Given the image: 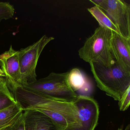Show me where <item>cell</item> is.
Wrapping results in <instances>:
<instances>
[{"label": "cell", "mask_w": 130, "mask_h": 130, "mask_svg": "<svg viewBox=\"0 0 130 130\" xmlns=\"http://www.w3.org/2000/svg\"><path fill=\"white\" fill-rule=\"evenodd\" d=\"M9 89L23 111L34 109L49 117L58 130L79 125L78 111L73 103L60 102L6 79Z\"/></svg>", "instance_id": "obj_1"}, {"label": "cell", "mask_w": 130, "mask_h": 130, "mask_svg": "<svg viewBox=\"0 0 130 130\" xmlns=\"http://www.w3.org/2000/svg\"><path fill=\"white\" fill-rule=\"evenodd\" d=\"M89 64L98 88L118 101L130 86V73L122 70L115 60L113 64L108 67L97 63Z\"/></svg>", "instance_id": "obj_2"}, {"label": "cell", "mask_w": 130, "mask_h": 130, "mask_svg": "<svg viewBox=\"0 0 130 130\" xmlns=\"http://www.w3.org/2000/svg\"><path fill=\"white\" fill-rule=\"evenodd\" d=\"M113 32L99 26L87 39L78 51L80 58L89 63H95L110 67L115 62L110 50V42Z\"/></svg>", "instance_id": "obj_3"}, {"label": "cell", "mask_w": 130, "mask_h": 130, "mask_svg": "<svg viewBox=\"0 0 130 130\" xmlns=\"http://www.w3.org/2000/svg\"><path fill=\"white\" fill-rule=\"evenodd\" d=\"M69 71L63 73L52 72L46 77L23 86L60 102L73 103L78 95L69 84Z\"/></svg>", "instance_id": "obj_4"}, {"label": "cell", "mask_w": 130, "mask_h": 130, "mask_svg": "<svg viewBox=\"0 0 130 130\" xmlns=\"http://www.w3.org/2000/svg\"><path fill=\"white\" fill-rule=\"evenodd\" d=\"M54 39L44 35L32 44L19 51L22 86L37 79L36 69L39 58L45 47Z\"/></svg>", "instance_id": "obj_5"}, {"label": "cell", "mask_w": 130, "mask_h": 130, "mask_svg": "<svg viewBox=\"0 0 130 130\" xmlns=\"http://www.w3.org/2000/svg\"><path fill=\"white\" fill-rule=\"evenodd\" d=\"M112 20L122 37L130 39V5L121 0H90Z\"/></svg>", "instance_id": "obj_6"}, {"label": "cell", "mask_w": 130, "mask_h": 130, "mask_svg": "<svg viewBox=\"0 0 130 130\" xmlns=\"http://www.w3.org/2000/svg\"><path fill=\"white\" fill-rule=\"evenodd\" d=\"M78 111L79 125L64 130H95L99 121V106L95 100L87 95H79L73 102Z\"/></svg>", "instance_id": "obj_7"}, {"label": "cell", "mask_w": 130, "mask_h": 130, "mask_svg": "<svg viewBox=\"0 0 130 130\" xmlns=\"http://www.w3.org/2000/svg\"><path fill=\"white\" fill-rule=\"evenodd\" d=\"M112 57L119 66L124 71L130 73V39L113 32L110 42Z\"/></svg>", "instance_id": "obj_8"}, {"label": "cell", "mask_w": 130, "mask_h": 130, "mask_svg": "<svg viewBox=\"0 0 130 130\" xmlns=\"http://www.w3.org/2000/svg\"><path fill=\"white\" fill-rule=\"evenodd\" d=\"M0 67L6 79L11 80L22 86V78L19 61V51L12 45L0 55Z\"/></svg>", "instance_id": "obj_9"}, {"label": "cell", "mask_w": 130, "mask_h": 130, "mask_svg": "<svg viewBox=\"0 0 130 130\" xmlns=\"http://www.w3.org/2000/svg\"><path fill=\"white\" fill-rule=\"evenodd\" d=\"M24 111L25 130H58L52 119L45 114L34 109Z\"/></svg>", "instance_id": "obj_10"}, {"label": "cell", "mask_w": 130, "mask_h": 130, "mask_svg": "<svg viewBox=\"0 0 130 130\" xmlns=\"http://www.w3.org/2000/svg\"><path fill=\"white\" fill-rule=\"evenodd\" d=\"M19 104L15 105L0 110V130H4L15 122L23 113Z\"/></svg>", "instance_id": "obj_11"}, {"label": "cell", "mask_w": 130, "mask_h": 130, "mask_svg": "<svg viewBox=\"0 0 130 130\" xmlns=\"http://www.w3.org/2000/svg\"><path fill=\"white\" fill-rule=\"evenodd\" d=\"M68 82L74 91L87 93L90 92V86L87 79L79 69L74 68L69 71Z\"/></svg>", "instance_id": "obj_12"}, {"label": "cell", "mask_w": 130, "mask_h": 130, "mask_svg": "<svg viewBox=\"0 0 130 130\" xmlns=\"http://www.w3.org/2000/svg\"><path fill=\"white\" fill-rule=\"evenodd\" d=\"M87 10L98 22L99 26L109 29L112 31L120 35L118 28L112 20L98 6H95L87 9Z\"/></svg>", "instance_id": "obj_13"}, {"label": "cell", "mask_w": 130, "mask_h": 130, "mask_svg": "<svg viewBox=\"0 0 130 130\" xmlns=\"http://www.w3.org/2000/svg\"><path fill=\"white\" fill-rule=\"evenodd\" d=\"M13 94L9 89L6 79L0 77V110L17 103Z\"/></svg>", "instance_id": "obj_14"}, {"label": "cell", "mask_w": 130, "mask_h": 130, "mask_svg": "<svg viewBox=\"0 0 130 130\" xmlns=\"http://www.w3.org/2000/svg\"><path fill=\"white\" fill-rule=\"evenodd\" d=\"M15 13L14 7L9 2H0V22L13 17Z\"/></svg>", "instance_id": "obj_15"}, {"label": "cell", "mask_w": 130, "mask_h": 130, "mask_svg": "<svg viewBox=\"0 0 130 130\" xmlns=\"http://www.w3.org/2000/svg\"><path fill=\"white\" fill-rule=\"evenodd\" d=\"M118 102L120 111H124L128 109L130 104V86L125 91Z\"/></svg>", "instance_id": "obj_16"}, {"label": "cell", "mask_w": 130, "mask_h": 130, "mask_svg": "<svg viewBox=\"0 0 130 130\" xmlns=\"http://www.w3.org/2000/svg\"><path fill=\"white\" fill-rule=\"evenodd\" d=\"M4 130H25L23 113L15 122Z\"/></svg>", "instance_id": "obj_17"}, {"label": "cell", "mask_w": 130, "mask_h": 130, "mask_svg": "<svg viewBox=\"0 0 130 130\" xmlns=\"http://www.w3.org/2000/svg\"><path fill=\"white\" fill-rule=\"evenodd\" d=\"M117 130H130V124H128V125H127L125 128L124 129H123V128L121 127L119 128Z\"/></svg>", "instance_id": "obj_18"}, {"label": "cell", "mask_w": 130, "mask_h": 130, "mask_svg": "<svg viewBox=\"0 0 130 130\" xmlns=\"http://www.w3.org/2000/svg\"><path fill=\"white\" fill-rule=\"evenodd\" d=\"M0 77H4V78L6 77L5 74H4L3 71L1 70V68H0Z\"/></svg>", "instance_id": "obj_19"}]
</instances>
